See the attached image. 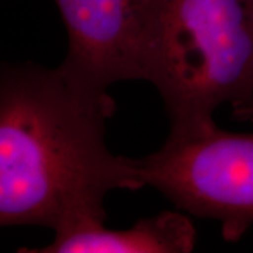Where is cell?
<instances>
[{"mask_svg":"<svg viewBox=\"0 0 253 253\" xmlns=\"http://www.w3.org/2000/svg\"><path fill=\"white\" fill-rule=\"evenodd\" d=\"M139 176L189 215L215 219L228 242L253 226V134L214 129L168 136L139 159Z\"/></svg>","mask_w":253,"mask_h":253,"instance_id":"3","label":"cell"},{"mask_svg":"<svg viewBox=\"0 0 253 253\" xmlns=\"http://www.w3.org/2000/svg\"><path fill=\"white\" fill-rule=\"evenodd\" d=\"M68 36L63 65L109 89L144 81L142 55L155 0H54Z\"/></svg>","mask_w":253,"mask_h":253,"instance_id":"4","label":"cell"},{"mask_svg":"<svg viewBox=\"0 0 253 253\" xmlns=\"http://www.w3.org/2000/svg\"><path fill=\"white\" fill-rule=\"evenodd\" d=\"M107 90L63 63L0 65V226L103 224L109 193L144 187L139 159L107 146Z\"/></svg>","mask_w":253,"mask_h":253,"instance_id":"1","label":"cell"},{"mask_svg":"<svg viewBox=\"0 0 253 253\" xmlns=\"http://www.w3.org/2000/svg\"><path fill=\"white\" fill-rule=\"evenodd\" d=\"M197 244V231L189 214L166 210L142 218L126 229L91 224L55 235L42 248L20 249L33 253H189Z\"/></svg>","mask_w":253,"mask_h":253,"instance_id":"5","label":"cell"},{"mask_svg":"<svg viewBox=\"0 0 253 253\" xmlns=\"http://www.w3.org/2000/svg\"><path fill=\"white\" fill-rule=\"evenodd\" d=\"M142 71L169 136L214 129L221 106L235 111L253 94V0H155Z\"/></svg>","mask_w":253,"mask_h":253,"instance_id":"2","label":"cell"},{"mask_svg":"<svg viewBox=\"0 0 253 253\" xmlns=\"http://www.w3.org/2000/svg\"><path fill=\"white\" fill-rule=\"evenodd\" d=\"M232 116H234V118L238 120V121H246V123L253 124V94L252 97H251V100L245 104L244 107L232 111Z\"/></svg>","mask_w":253,"mask_h":253,"instance_id":"6","label":"cell"}]
</instances>
